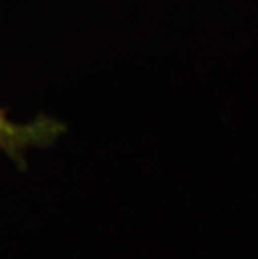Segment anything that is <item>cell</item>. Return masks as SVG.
<instances>
[{"mask_svg": "<svg viewBox=\"0 0 258 259\" xmlns=\"http://www.w3.org/2000/svg\"><path fill=\"white\" fill-rule=\"evenodd\" d=\"M64 131V124L47 115H41L29 124H15L0 111V149L22 167L27 149L51 146Z\"/></svg>", "mask_w": 258, "mask_h": 259, "instance_id": "obj_1", "label": "cell"}]
</instances>
